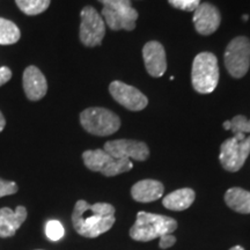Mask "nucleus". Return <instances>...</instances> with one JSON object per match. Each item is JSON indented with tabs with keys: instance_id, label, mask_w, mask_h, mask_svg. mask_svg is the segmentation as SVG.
<instances>
[{
	"instance_id": "obj_5",
	"label": "nucleus",
	"mask_w": 250,
	"mask_h": 250,
	"mask_svg": "<svg viewBox=\"0 0 250 250\" xmlns=\"http://www.w3.org/2000/svg\"><path fill=\"white\" fill-rule=\"evenodd\" d=\"M83 164L89 170L98 171L104 176H116L133 168L129 159H116L104 149H88L83 153Z\"/></svg>"
},
{
	"instance_id": "obj_25",
	"label": "nucleus",
	"mask_w": 250,
	"mask_h": 250,
	"mask_svg": "<svg viewBox=\"0 0 250 250\" xmlns=\"http://www.w3.org/2000/svg\"><path fill=\"white\" fill-rule=\"evenodd\" d=\"M99 1L104 5V7L111 8H121L132 6L131 5V0H99Z\"/></svg>"
},
{
	"instance_id": "obj_2",
	"label": "nucleus",
	"mask_w": 250,
	"mask_h": 250,
	"mask_svg": "<svg viewBox=\"0 0 250 250\" xmlns=\"http://www.w3.org/2000/svg\"><path fill=\"white\" fill-rule=\"evenodd\" d=\"M176 228L177 221L173 218L140 211L137 214L136 223L131 227L130 236L136 241L147 242L165 234H171Z\"/></svg>"
},
{
	"instance_id": "obj_4",
	"label": "nucleus",
	"mask_w": 250,
	"mask_h": 250,
	"mask_svg": "<svg viewBox=\"0 0 250 250\" xmlns=\"http://www.w3.org/2000/svg\"><path fill=\"white\" fill-rule=\"evenodd\" d=\"M81 126L94 136L105 137L117 132L121 127V120L115 112L105 108H87L80 114Z\"/></svg>"
},
{
	"instance_id": "obj_9",
	"label": "nucleus",
	"mask_w": 250,
	"mask_h": 250,
	"mask_svg": "<svg viewBox=\"0 0 250 250\" xmlns=\"http://www.w3.org/2000/svg\"><path fill=\"white\" fill-rule=\"evenodd\" d=\"M105 152L116 159L145 161L149 156V149L145 143L131 139L110 140L104 144Z\"/></svg>"
},
{
	"instance_id": "obj_21",
	"label": "nucleus",
	"mask_w": 250,
	"mask_h": 250,
	"mask_svg": "<svg viewBox=\"0 0 250 250\" xmlns=\"http://www.w3.org/2000/svg\"><path fill=\"white\" fill-rule=\"evenodd\" d=\"M225 130H230L234 136L237 134H246L250 133V120L242 115H237L233 117L230 121H226L224 123Z\"/></svg>"
},
{
	"instance_id": "obj_30",
	"label": "nucleus",
	"mask_w": 250,
	"mask_h": 250,
	"mask_svg": "<svg viewBox=\"0 0 250 250\" xmlns=\"http://www.w3.org/2000/svg\"><path fill=\"white\" fill-rule=\"evenodd\" d=\"M242 19H243V20H245V21H247V20H248V15H245V17H243Z\"/></svg>"
},
{
	"instance_id": "obj_10",
	"label": "nucleus",
	"mask_w": 250,
	"mask_h": 250,
	"mask_svg": "<svg viewBox=\"0 0 250 250\" xmlns=\"http://www.w3.org/2000/svg\"><path fill=\"white\" fill-rule=\"evenodd\" d=\"M109 92L115 101L129 110L140 111L148 104L146 95H144L136 87L126 85L122 81H112L109 86Z\"/></svg>"
},
{
	"instance_id": "obj_6",
	"label": "nucleus",
	"mask_w": 250,
	"mask_h": 250,
	"mask_svg": "<svg viewBox=\"0 0 250 250\" xmlns=\"http://www.w3.org/2000/svg\"><path fill=\"white\" fill-rule=\"evenodd\" d=\"M250 154V136L237 134L221 144L219 160L227 171H237L245 165Z\"/></svg>"
},
{
	"instance_id": "obj_3",
	"label": "nucleus",
	"mask_w": 250,
	"mask_h": 250,
	"mask_svg": "<svg viewBox=\"0 0 250 250\" xmlns=\"http://www.w3.org/2000/svg\"><path fill=\"white\" fill-rule=\"evenodd\" d=\"M191 81L197 93H212L218 86L219 66L218 59L211 52H201L192 62Z\"/></svg>"
},
{
	"instance_id": "obj_19",
	"label": "nucleus",
	"mask_w": 250,
	"mask_h": 250,
	"mask_svg": "<svg viewBox=\"0 0 250 250\" xmlns=\"http://www.w3.org/2000/svg\"><path fill=\"white\" fill-rule=\"evenodd\" d=\"M21 37L19 27L7 19L0 18V44L11 45L15 44Z\"/></svg>"
},
{
	"instance_id": "obj_26",
	"label": "nucleus",
	"mask_w": 250,
	"mask_h": 250,
	"mask_svg": "<svg viewBox=\"0 0 250 250\" xmlns=\"http://www.w3.org/2000/svg\"><path fill=\"white\" fill-rule=\"evenodd\" d=\"M159 239H160V241H159V247H160L161 249L170 248V247H173L175 245V242H176V237H175L173 234H165V235L160 236Z\"/></svg>"
},
{
	"instance_id": "obj_13",
	"label": "nucleus",
	"mask_w": 250,
	"mask_h": 250,
	"mask_svg": "<svg viewBox=\"0 0 250 250\" xmlns=\"http://www.w3.org/2000/svg\"><path fill=\"white\" fill-rule=\"evenodd\" d=\"M143 58L149 76L160 78L167 71V58L164 45L156 41L147 42L143 48Z\"/></svg>"
},
{
	"instance_id": "obj_16",
	"label": "nucleus",
	"mask_w": 250,
	"mask_h": 250,
	"mask_svg": "<svg viewBox=\"0 0 250 250\" xmlns=\"http://www.w3.org/2000/svg\"><path fill=\"white\" fill-rule=\"evenodd\" d=\"M164 184L155 180H143L131 188V196L136 202L151 203L164 195Z\"/></svg>"
},
{
	"instance_id": "obj_24",
	"label": "nucleus",
	"mask_w": 250,
	"mask_h": 250,
	"mask_svg": "<svg viewBox=\"0 0 250 250\" xmlns=\"http://www.w3.org/2000/svg\"><path fill=\"white\" fill-rule=\"evenodd\" d=\"M19 188L17 183L13 182V181H5L0 179V198L5 196H11L17 193Z\"/></svg>"
},
{
	"instance_id": "obj_7",
	"label": "nucleus",
	"mask_w": 250,
	"mask_h": 250,
	"mask_svg": "<svg viewBox=\"0 0 250 250\" xmlns=\"http://www.w3.org/2000/svg\"><path fill=\"white\" fill-rule=\"evenodd\" d=\"M225 66L233 78H243L250 67V40L239 36L230 41L225 51Z\"/></svg>"
},
{
	"instance_id": "obj_8",
	"label": "nucleus",
	"mask_w": 250,
	"mask_h": 250,
	"mask_svg": "<svg viewBox=\"0 0 250 250\" xmlns=\"http://www.w3.org/2000/svg\"><path fill=\"white\" fill-rule=\"evenodd\" d=\"M80 18L79 37L81 43L88 48L101 44L105 35V24L98 11L92 6H86L81 11Z\"/></svg>"
},
{
	"instance_id": "obj_18",
	"label": "nucleus",
	"mask_w": 250,
	"mask_h": 250,
	"mask_svg": "<svg viewBox=\"0 0 250 250\" xmlns=\"http://www.w3.org/2000/svg\"><path fill=\"white\" fill-rule=\"evenodd\" d=\"M225 202L232 210L239 213H250V192L242 188H230L225 193Z\"/></svg>"
},
{
	"instance_id": "obj_20",
	"label": "nucleus",
	"mask_w": 250,
	"mask_h": 250,
	"mask_svg": "<svg viewBox=\"0 0 250 250\" xmlns=\"http://www.w3.org/2000/svg\"><path fill=\"white\" fill-rule=\"evenodd\" d=\"M19 9L27 15H37L49 8L51 0H15Z\"/></svg>"
},
{
	"instance_id": "obj_22",
	"label": "nucleus",
	"mask_w": 250,
	"mask_h": 250,
	"mask_svg": "<svg viewBox=\"0 0 250 250\" xmlns=\"http://www.w3.org/2000/svg\"><path fill=\"white\" fill-rule=\"evenodd\" d=\"M65 234L62 225L58 220H49L45 225V235L51 241H59Z\"/></svg>"
},
{
	"instance_id": "obj_12",
	"label": "nucleus",
	"mask_w": 250,
	"mask_h": 250,
	"mask_svg": "<svg viewBox=\"0 0 250 250\" xmlns=\"http://www.w3.org/2000/svg\"><path fill=\"white\" fill-rule=\"evenodd\" d=\"M102 17L111 30H133L138 19V12L132 6L121 8L103 7Z\"/></svg>"
},
{
	"instance_id": "obj_28",
	"label": "nucleus",
	"mask_w": 250,
	"mask_h": 250,
	"mask_svg": "<svg viewBox=\"0 0 250 250\" xmlns=\"http://www.w3.org/2000/svg\"><path fill=\"white\" fill-rule=\"evenodd\" d=\"M5 125H6V120L4 115H2V112L0 111V132L5 129Z\"/></svg>"
},
{
	"instance_id": "obj_27",
	"label": "nucleus",
	"mask_w": 250,
	"mask_h": 250,
	"mask_svg": "<svg viewBox=\"0 0 250 250\" xmlns=\"http://www.w3.org/2000/svg\"><path fill=\"white\" fill-rule=\"evenodd\" d=\"M12 78V71L7 66L0 67V87L7 83Z\"/></svg>"
},
{
	"instance_id": "obj_1",
	"label": "nucleus",
	"mask_w": 250,
	"mask_h": 250,
	"mask_svg": "<svg viewBox=\"0 0 250 250\" xmlns=\"http://www.w3.org/2000/svg\"><path fill=\"white\" fill-rule=\"evenodd\" d=\"M115 208L108 203L90 205L86 201H78L72 213V224L81 236L98 237L114 226Z\"/></svg>"
},
{
	"instance_id": "obj_29",
	"label": "nucleus",
	"mask_w": 250,
	"mask_h": 250,
	"mask_svg": "<svg viewBox=\"0 0 250 250\" xmlns=\"http://www.w3.org/2000/svg\"><path fill=\"white\" fill-rule=\"evenodd\" d=\"M229 250H245L242 248V247H240V246H235V247H233V248H230Z\"/></svg>"
},
{
	"instance_id": "obj_23",
	"label": "nucleus",
	"mask_w": 250,
	"mask_h": 250,
	"mask_svg": "<svg viewBox=\"0 0 250 250\" xmlns=\"http://www.w3.org/2000/svg\"><path fill=\"white\" fill-rule=\"evenodd\" d=\"M168 2L175 8L193 12L201 4V0H168Z\"/></svg>"
},
{
	"instance_id": "obj_11",
	"label": "nucleus",
	"mask_w": 250,
	"mask_h": 250,
	"mask_svg": "<svg viewBox=\"0 0 250 250\" xmlns=\"http://www.w3.org/2000/svg\"><path fill=\"white\" fill-rule=\"evenodd\" d=\"M193 13V24L197 33L201 35H211L218 30L221 22L219 9L210 2L199 4Z\"/></svg>"
},
{
	"instance_id": "obj_15",
	"label": "nucleus",
	"mask_w": 250,
	"mask_h": 250,
	"mask_svg": "<svg viewBox=\"0 0 250 250\" xmlns=\"http://www.w3.org/2000/svg\"><path fill=\"white\" fill-rule=\"evenodd\" d=\"M27 214L24 206H18L14 211L9 208H0V237L7 239L13 236L26 221Z\"/></svg>"
},
{
	"instance_id": "obj_17",
	"label": "nucleus",
	"mask_w": 250,
	"mask_h": 250,
	"mask_svg": "<svg viewBox=\"0 0 250 250\" xmlns=\"http://www.w3.org/2000/svg\"><path fill=\"white\" fill-rule=\"evenodd\" d=\"M195 197V191L192 189L183 188V189L175 190L166 196L162 201V204L170 211H184L192 205Z\"/></svg>"
},
{
	"instance_id": "obj_14",
	"label": "nucleus",
	"mask_w": 250,
	"mask_h": 250,
	"mask_svg": "<svg viewBox=\"0 0 250 250\" xmlns=\"http://www.w3.org/2000/svg\"><path fill=\"white\" fill-rule=\"evenodd\" d=\"M23 90L27 99L30 101H40L48 92V83L44 74L34 65L28 66L23 72L22 77Z\"/></svg>"
}]
</instances>
